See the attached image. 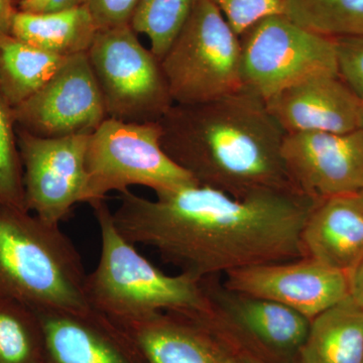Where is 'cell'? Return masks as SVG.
<instances>
[{"mask_svg":"<svg viewBox=\"0 0 363 363\" xmlns=\"http://www.w3.org/2000/svg\"><path fill=\"white\" fill-rule=\"evenodd\" d=\"M119 200L112 218L126 240L200 279L304 257L301 233L316 204L298 193L234 197L198 183Z\"/></svg>","mask_w":363,"mask_h":363,"instance_id":"obj_1","label":"cell"},{"mask_svg":"<svg viewBox=\"0 0 363 363\" xmlns=\"http://www.w3.org/2000/svg\"><path fill=\"white\" fill-rule=\"evenodd\" d=\"M157 123L162 149L200 185L234 197L301 194L281 157L286 133L264 100L250 91L242 88L203 104H174Z\"/></svg>","mask_w":363,"mask_h":363,"instance_id":"obj_2","label":"cell"},{"mask_svg":"<svg viewBox=\"0 0 363 363\" xmlns=\"http://www.w3.org/2000/svg\"><path fill=\"white\" fill-rule=\"evenodd\" d=\"M82 257L60 225L0 204V298L33 309H87Z\"/></svg>","mask_w":363,"mask_h":363,"instance_id":"obj_3","label":"cell"},{"mask_svg":"<svg viewBox=\"0 0 363 363\" xmlns=\"http://www.w3.org/2000/svg\"><path fill=\"white\" fill-rule=\"evenodd\" d=\"M100 233V257L87 274L90 308L114 321L157 312L195 313L206 308L204 279L187 272L166 274L119 233L105 200L91 203Z\"/></svg>","mask_w":363,"mask_h":363,"instance_id":"obj_4","label":"cell"},{"mask_svg":"<svg viewBox=\"0 0 363 363\" xmlns=\"http://www.w3.org/2000/svg\"><path fill=\"white\" fill-rule=\"evenodd\" d=\"M161 65L174 104L212 101L243 88L240 37L210 0H198Z\"/></svg>","mask_w":363,"mask_h":363,"instance_id":"obj_5","label":"cell"},{"mask_svg":"<svg viewBox=\"0 0 363 363\" xmlns=\"http://www.w3.org/2000/svg\"><path fill=\"white\" fill-rule=\"evenodd\" d=\"M159 123L106 118L88 138L87 204L143 186L156 194L197 183L166 154Z\"/></svg>","mask_w":363,"mask_h":363,"instance_id":"obj_6","label":"cell"},{"mask_svg":"<svg viewBox=\"0 0 363 363\" xmlns=\"http://www.w3.org/2000/svg\"><path fill=\"white\" fill-rule=\"evenodd\" d=\"M207 305L187 313L228 344L238 354L267 363H298L310 320L290 308L236 292L219 276L204 278Z\"/></svg>","mask_w":363,"mask_h":363,"instance_id":"obj_7","label":"cell"},{"mask_svg":"<svg viewBox=\"0 0 363 363\" xmlns=\"http://www.w3.org/2000/svg\"><path fill=\"white\" fill-rule=\"evenodd\" d=\"M87 56L108 118L157 123L173 106L161 61L130 23L98 30Z\"/></svg>","mask_w":363,"mask_h":363,"instance_id":"obj_8","label":"cell"},{"mask_svg":"<svg viewBox=\"0 0 363 363\" xmlns=\"http://www.w3.org/2000/svg\"><path fill=\"white\" fill-rule=\"evenodd\" d=\"M243 88L266 101L317 75H338L335 40L294 23L267 16L240 35Z\"/></svg>","mask_w":363,"mask_h":363,"instance_id":"obj_9","label":"cell"},{"mask_svg":"<svg viewBox=\"0 0 363 363\" xmlns=\"http://www.w3.org/2000/svg\"><path fill=\"white\" fill-rule=\"evenodd\" d=\"M26 209L60 225L74 206L88 201L86 150L89 135L40 138L16 128Z\"/></svg>","mask_w":363,"mask_h":363,"instance_id":"obj_10","label":"cell"},{"mask_svg":"<svg viewBox=\"0 0 363 363\" xmlns=\"http://www.w3.org/2000/svg\"><path fill=\"white\" fill-rule=\"evenodd\" d=\"M13 111L16 128L40 138L90 135L108 118L87 52L68 57L40 90Z\"/></svg>","mask_w":363,"mask_h":363,"instance_id":"obj_11","label":"cell"},{"mask_svg":"<svg viewBox=\"0 0 363 363\" xmlns=\"http://www.w3.org/2000/svg\"><path fill=\"white\" fill-rule=\"evenodd\" d=\"M281 157L298 192L315 203L363 190V128L286 133Z\"/></svg>","mask_w":363,"mask_h":363,"instance_id":"obj_12","label":"cell"},{"mask_svg":"<svg viewBox=\"0 0 363 363\" xmlns=\"http://www.w3.org/2000/svg\"><path fill=\"white\" fill-rule=\"evenodd\" d=\"M222 281L236 292L290 308L310 321L350 296L346 272L306 257L236 269Z\"/></svg>","mask_w":363,"mask_h":363,"instance_id":"obj_13","label":"cell"},{"mask_svg":"<svg viewBox=\"0 0 363 363\" xmlns=\"http://www.w3.org/2000/svg\"><path fill=\"white\" fill-rule=\"evenodd\" d=\"M33 310L42 325L44 363H147L123 327L92 308Z\"/></svg>","mask_w":363,"mask_h":363,"instance_id":"obj_14","label":"cell"},{"mask_svg":"<svg viewBox=\"0 0 363 363\" xmlns=\"http://www.w3.org/2000/svg\"><path fill=\"white\" fill-rule=\"evenodd\" d=\"M267 111L286 133H345L363 125V104L339 75H317L267 99Z\"/></svg>","mask_w":363,"mask_h":363,"instance_id":"obj_15","label":"cell"},{"mask_svg":"<svg viewBox=\"0 0 363 363\" xmlns=\"http://www.w3.org/2000/svg\"><path fill=\"white\" fill-rule=\"evenodd\" d=\"M116 322L130 336L147 363H238L240 354L187 315L157 312Z\"/></svg>","mask_w":363,"mask_h":363,"instance_id":"obj_16","label":"cell"},{"mask_svg":"<svg viewBox=\"0 0 363 363\" xmlns=\"http://www.w3.org/2000/svg\"><path fill=\"white\" fill-rule=\"evenodd\" d=\"M304 257L348 274L363 259V204L357 195L316 203L301 233Z\"/></svg>","mask_w":363,"mask_h":363,"instance_id":"obj_17","label":"cell"},{"mask_svg":"<svg viewBox=\"0 0 363 363\" xmlns=\"http://www.w3.org/2000/svg\"><path fill=\"white\" fill-rule=\"evenodd\" d=\"M98 28L85 6L52 13H28L18 9L11 35L40 51L68 58L87 52Z\"/></svg>","mask_w":363,"mask_h":363,"instance_id":"obj_18","label":"cell"},{"mask_svg":"<svg viewBox=\"0 0 363 363\" xmlns=\"http://www.w3.org/2000/svg\"><path fill=\"white\" fill-rule=\"evenodd\" d=\"M363 308L350 296L310 322L298 363H362Z\"/></svg>","mask_w":363,"mask_h":363,"instance_id":"obj_19","label":"cell"},{"mask_svg":"<svg viewBox=\"0 0 363 363\" xmlns=\"http://www.w3.org/2000/svg\"><path fill=\"white\" fill-rule=\"evenodd\" d=\"M67 58L40 51L14 38L0 35V93L11 108L25 102L59 70Z\"/></svg>","mask_w":363,"mask_h":363,"instance_id":"obj_20","label":"cell"},{"mask_svg":"<svg viewBox=\"0 0 363 363\" xmlns=\"http://www.w3.org/2000/svg\"><path fill=\"white\" fill-rule=\"evenodd\" d=\"M285 16L332 39L363 35V0H285Z\"/></svg>","mask_w":363,"mask_h":363,"instance_id":"obj_21","label":"cell"},{"mask_svg":"<svg viewBox=\"0 0 363 363\" xmlns=\"http://www.w3.org/2000/svg\"><path fill=\"white\" fill-rule=\"evenodd\" d=\"M42 325L33 308L0 298V363H44Z\"/></svg>","mask_w":363,"mask_h":363,"instance_id":"obj_22","label":"cell"},{"mask_svg":"<svg viewBox=\"0 0 363 363\" xmlns=\"http://www.w3.org/2000/svg\"><path fill=\"white\" fill-rule=\"evenodd\" d=\"M198 0H138L130 26L149 39L150 51L161 61L181 32Z\"/></svg>","mask_w":363,"mask_h":363,"instance_id":"obj_23","label":"cell"},{"mask_svg":"<svg viewBox=\"0 0 363 363\" xmlns=\"http://www.w3.org/2000/svg\"><path fill=\"white\" fill-rule=\"evenodd\" d=\"M0 204L26 209L23 169L11 105L0 93Z\"/></svg>","mask_w":363,"mask_h":363,"instance_id":"obj_24","label":"cell"},{"mask_svg":"<svg viewBox=\"0 0 363 363\" xmlns=\"http://www.w3.org/2000/svg\"><path fill=\"white\" fill-rule=\"evenodd\" d=\"M240 37L267 16L285 14V0H210Z\"/></svg>","mask_w":363,"mask_h":363,"instance_id":"obj_25","label":"cell"},{"mask_svg":"<svg viewBox=\"0 0 363 363\" xmlns=\"http://www.w3.org/2000/svg\"><path fill=\"white\" fill-rule=\"evenodd\" d=\"M334 40L339 77L363 104V35Z\"/></svg>","mask_w":363,"mask_h":363,"instance_id":"obj_26","label":"cell"},{"mask_svg":"<svg viewBox=\"0 0 363 363\" xmlns=\"http://www.w3.org/2000/svg\"><path fill=\"white\" fill-rule=\"evenodd\" d=\"M138 0H82L98 30L130 23Z\"/></svg>","mask_w":363,"mask_h":363,"instance_id":"obj_27","label":"cell"},{"mask_svg":"<svg viewBox=\"0 0 363 363\" xmlns=\"http://www.w3.org/2000/svg\"><path fill=\"white\" fill-rule=\"evenodd\" d=\"M350 296L363 308V259L352 271L348 272Z\"/></svg>","mask_w":363,"mask_h":363,"instance_id":"obj_28","label":"cell"},{"mask_svg":"<svg viewBox=\"0 0 363 363\" xmlns=\"http://www.w3.org/2000/svg\"><path fill=\"white\" fill-rule=\"evenodd\" d=\"M16 11L18 9L13 0H0V35L11 33V23Z\"/></svg>","mask_w":363,"mask_h":363,"instance_id":"obj_29","label":"cell"},{"mask_svg":"<svg viewBox=\"0 0 363 363\" xmlns=\"http://www.w3.org/2000/svg\"><path fill=\"white\" fill-rule=\"evenodd\" d=\"M82 6V0H49L44 13L64 11V9H73Z\"/></svg>","mask_w":363,"mask_h":363,"instance_id":"obj_30","label":"cell"},{"mask_svg":"<svg viewBox=\"0 0 363 363\" xmlns=\"http://www.w3.org/2000/svg\"><path fill=\"white\" fill-rule=\"evenodd\" d=\"M48 4H49V0H23L18 6V9L28 11V13H44Z\"/></svg>","mask_w":363,"mask_h":363,"instance_id":"obj_31","label":"cell"},{"mask_svg":"<svg viewBox=\"0 0 363 363\" xmlns=\"http://www.w3.org/2000/svg\"><path fill=\"white\" fill-rule=\"evenodd\" d=\"M238 363H267L259 358L250 357V355L240 354L238 357Z\"/></svg>","mask_w":363,"mask_h":363,"instance_id":"obj_32","label":"cell"},{"mask_svg":"<svg viewBox=\"0 0 363 363\" xmlns=\"http://www.w3.org/2000/svg\"><path fill=\"white\" fill-rule=\"evenodd\" d=\"M23 0H13L14 6H16V9H18V6L23 2Z\"/></svg>","mask_w":363,"mask_h":363,"instance_id":"obj_33","label":"cell"},{"mask_svg":"<svg viewBox=\"0 0 363 363\" xmlns=\"http://www.w3.org/2000/svg\"><path fill=\"white\" fill-rule=\"evenodd\" d=\"M357 196L358 197V199H359V201L362 202L363 204V190L362 191V192L358 193Z\"/></svg>","mask_w":363,"mask_h":363,"instance_id":"obj_34","label":"cell"},{"mask_svg":"<svg viewBox=\"0 0 363 363\" xmlns=\"http://www.w3.org/2000/svg\"><path fill=\"white\" fill-rule=\"evenodd\" d=\"M362 363H363V357H362Z\"/></svg>","mask_w":363,"mask_h":363,"instance_id":"obj_35","label":"cell"},{"mask_svg":"<svg viewBox=\"0 0 363 363\" xmlns=\"http://www.w3.org/2000/svg\"><path fill=\"white\" fill-rule=\"evenodd\" d=\"M362 128H363V125H362Z\"/></svg>","mask_w":363,"mask_h":363,"instance_id":"obj_36","label":"cell"}]
</instances>
